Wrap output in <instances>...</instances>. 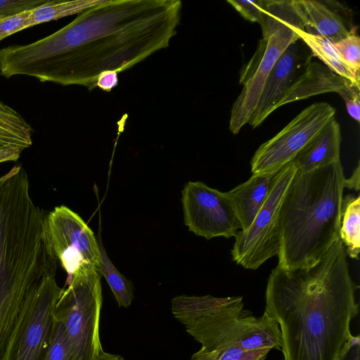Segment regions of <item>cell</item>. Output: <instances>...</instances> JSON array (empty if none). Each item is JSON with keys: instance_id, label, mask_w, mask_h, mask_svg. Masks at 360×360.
Wrapping results in <instances>:
<instances>
[{"instance_id": "obj_1", "label": "cell", "mask_w": 360, "mask_h": 360, "mask_svg": "<svg viewBox=\"0 0 360 360\" xmlns=\"http://www.w3.org/2000/svg\"><path fill=\"white\" fill-rule=\"evenodd\" d=\"M179 0H103L57 32L0 49V75L96 87L103 72L124 71L169 46L181 18Z\"/></svg>"}, {"instance_id": "obj_2", "label": "cell", "mask_w": 360, "mask_h": 360, "mask_svg": "<svg viewBox=\"0 0 360 360\" xmlns=\"http://www.w3.org/2000/svg\"><path fill=\"white\" fill-rule=\"evenodd\" d=\"M357 288L340 238L311 267L273 269L264 313L278 324L283 360H337L352 335Z\"/></svg>"}, {"instance_id": "obj_3", "label": "cell", "mask_w": 360, "mask_h": 360, "mask_svg": "<svg viewBox=\"0 0 360 360\" xmlns=\"http://www.w3.org/2000/svg\"><path fill=\"white\" fill-rule=\"evenodd\" d=\"M45 215L28 184L14 178L0 180V342L10 335L30 291L56 274L58 262L44 241Z\"/></svg>"}, {"instance_id": "obj_4", "label": "cell", "mask_w": 360, "mask_h": 360, "mask_svg": "<svg viewBox=\"0 0 360 360\" xmlns=\"http://www.w3.org/2000/svg\"><path fill=\"white\" fill-rule=\"evenodd\" d=\"M345 180L340 161L296 171L280 209L281 269L314 266L339 238Z\"/></svg>"}, {"instance_id": "obj_5", "label": "cell", "mask_w": 360, "mask_h": 360, "mask_svg": "<svg viewBox=\"0 0 360 360\" xmlns=\"http://www.w3.org/2000/svg\"><path fill=\"white\" fill-rule=\"evenodd\" d=\"M172 313L201 349L238 347L281 349L278 324L266 314L253 316L244 309L242 296L174 297Z\"/></svg>"}, {"instance_id": "obj_6", "label": "cell", "mask_w": 360, "mask_h": 360, "mask_svg": "<svg viewBox=\"0 0 360 360\" xmlns=\"http://www.w3.org/2000/svg\"><path fill=\"white\" fill-rule=\"evenodd\" d=\"M266 8L262 39L240 72L239 83L243 88L233 105L229 121V129L233 134H237L250 120L265 82L280 56L289 45L300 39L297 30H304L290 1L268 0Z\"/></svg>"}, {"instance_id": "obj_7", "label": "cell", "mask_w": 360, "mask_h": 360, "mask_svg": "<svg viewBox=\"0 0 360 360\" xmlns=\"http://www.w3.org/2000/svg\"><path fill=\"white\" fill-rule=\"evenodd\" d=\"M63 288L53 317L63 326L70 360H98L104 351L99 334L103 302L101 274L95 266L77 270Z\"/></svg>"}, {"instance_id": "obj_8", "label": "cell", "mask_w": 360, "mask_h": 360, "mask_svg": "<svg viewBox=\"0 0 360 360\" xmlns=\"http://www.w3.org/2000/svg\"><path fill=\"white\" fill-rule=\"evenodd\" d=\"M63 288L56 274L45 276L28 294L1 360H41L51 339L53 311Z\"/></svg>"}, {"instance_id": "obj_9", "label": "cell", "mask_w": 360, "mask_h": 360, "mask_svg": "<svg viewBox=\"0 0 360 360\" xmlns=\"http://www.w3.org/2000/svg\"><path fill=\"white\" fill-rule=\"evenodd\" d=\"M296 171L292 161L276 172L268 197L251 225L235 235L231 254L237 264L255 270L278 255L281 244V205Z\"/></svg>"}, {"instance_id": "obj_10", "label": "cell", "mask_w": 360, "mask_h": 360, "mask_svg": "<svg viewBox=\"0 0 360 360\" xmlns=\"http://www.w3.org/2000/svg\"><path fill=\"white\" fill-rule=\"evenodd\" d=\"M44 236L47 250L68 274L67 281L83 267L97 269L101 254L94 233L68 207H56L45 215Z\"/></svg>"}, {"instance_id": "obj_11", "label": "cell", "mask_w": 360, "mask_h": 360, "mask_svg": "<svg viewBox=\"0 0 360 360\" xmlns=\"http://www.w3.org/2000/svg\"><path fill=\"white\" fill-rule=\"evenodd\" d=\"M335 114V108L326 102L307 107L257 148L250 162L252 174H274L292 162Z\"/></svg>"}, {"instance_id": "obj_12", "label": "cell", "mask_w": 360, "mask_h": 360, "mask_svg": "<svg viewBox=\"0 0 360 360\" xmlns=\"http://www.w3.org/2000/svg\"><path fill=\"white\" fill-rule=\"evenodd\" d=\"M184 223L188 230L207 240L234 237L240 225L226 193L201 181H188L182 192Z\"/></svg>"}, {"instance_id": "obj_13", "label": "cell", "mask_w": 360, "mask_h": 360, "mask_svg": "<svg viewBox=\"0 0 360 360\" xmlns=\"http://www.w3.org/2000/svg\"><path fill=\"white\" fill-rule=\"evenodd\" d=\"M297 41L282 53L271 69L249 124L255 129L274 111V107L296 78L298 70L309 61L302 60Z\"/></svg>"}, {"instance_id": "obj_14", "label": "cell", "mask_w": 360, "mask_h": 360, "mask_svg": "<svg viewBox=\"0 0 360 360\" xmlns=\"http://www.w3.org/2000/svg\"><path fill=\"white\" fill-rule=\"evenodd\" d=\"M303 73L295 78L274 107H279L312 96L336 92L340 96H352L359 88L316 62H309Z\"/></svg>"}, {"instance_id": "obj_15", "label": "cell", "mask_w": 360, "mask_h": 360, "mask_svg": "<svg viewBox=\"0 0 360 360\" xmlns=\"http://www.w3.org/2000/svg\"><path fill=\"white\" fill-rule=\"evenodd\" d=\"M292 8L307 32L318 34L335 44L352 31L342 18L328 6L314 0H290Z\"/></svg>"}, {"instance_id": "obj_16", "label": "cell", "mask_w": 360, "mask_h": 360, "mask_svg": "<svg viewBox=\"0 0 360 360\" xmlns=\"http://www.w3.org/2000/svg\"><path fill=\"white\" fill-rule=\"evenodd\" d=\"M341 131L334 117L292 160L297 171L309 172L340 161Z\"/></svg>"}, {"instance_id": "obj_17", "label": "cell", "mask_w": 360, "mask_h": 360, "mask_svg": "<svg viewBox=\"0 0 360 360\" xmlns=\"http://www.w3.org/2000/svg\"><path fill=\"white\" fill-rule=\"evenodd\" d=\"M274 174H255L244 183L226 192L238 217L240 230L247 229L266 201Z\"/></svg>"}, {"instance_id": "obj_18", "label": "cell", "mask_w": 360, "mask_h": 360, "mask_svg": "<svg viewBox=\"0 0 360 360\" xmlns=\"http://www.w3.org/2000/svg\"><path fill=\"white\" fill-rule=\"evenodd\" d=\"M297 35L330 70L359 88V73L351 69L342 60L333 44L328 39L305 30H297Z\"/></svg>"}, {"instance_id": "obj_19", "label": "cell", "mask_w": 360, "mask_h": 360, "mask_svg": "<svg viewBox=\"0 0 360 360\" xmlns=\"http://www.w3.org/2000/svg\"><path fill=\"white\" fill-rule=\"evenodd\" d=\"M339 238L347 256L359 259L360 250V197L347 195L342 200Z\"/></svg>"}, {"instance_id": "obj_20", "label": "cell", "mask_w": 360, "mask_h": 360, "mask_svg": "<svg viewBox=\"0 0 360 360\" xmlns=\"http://www.w3.org/2000/svg\"><path fill=\"white\" fill-rule=\"evenodd\" d=\"M102 1L103 0H47L42 5L31 10V27L69 15L79 14L91 7L101 4Z\"/></svg>"}, {"instance_id": "obj_21", "label": "cell", "mask_w": 360, "mask_h": 360, "mask_svg": "<svg viewBox=\"0 0 360 360\" xmlns=\"http://www.w3.org/2000/svg\"><path fill=\"white\" fill-rule=\"evenodd\" d=\"M99 249L101 255L97 270L108 282L118 306L128 307L134 299L133 285L113 265L102 244L99 245Z\"/></svg>"}, {"instance_id": "obj_22", "label": "cell", "mask_w": 360, "mask_h": 360, "mask_svg": "<svg viewBox=\"0 0 360 360\" xmlns=\"http://www.w3.org/2000/svg\"><path fill=\"white\" fill-rule=\"evenodd\" d=\"M270 349H245L238 347H220L199 349L191 360H264Z\"/></svg>"}, {"instance_id": "obj_23", "label": "cell", "mask_w": 360, "mask_h": 360, "mask_svg": "<svg viewBox=\"0 0 360 360\" xmlns=\"http://www.w3.org/2000/svg\"><path fill=\"white\" fill-rule=\"evenodd\" d=\"M70 345L63 324L53 319L49 347L41 360H70Z\"/></svg>"}, {"instance_id": "obj_24", "label": "cell", "mask_w": 360, "mask_h": 360, "mask_svg": "<svg viewBox=\"0 0 360 360\" xmlns=\"http://www.w3.org/2000/svg\"><path fill=\"white\" fill-rule=\"evenodd\" d=\"M345 63L356 72L360 69V39L354 31L342 40L333 44Z\"/></svg>"}, {"instance_id": "obj_25", "label": "cell", "mask_w": 360, "mask_h": 360, "mask_svg": "<svg viewBox=\"0 0 360 360\" xmlns=\"http://www.w3.org/2000/svg\"><path fill=\"white\" fill-rule=\"evenodd\" d=\"M230 4L245 19L264 25L266 15V1L264 0H228Z\"/></svg>"}, {"instance_id": "obj_26", "label": "cell", "mask_w": 360, "mask_h": 360, "mask_svg": "<svg viewBox=\"0 0 360 360\" xmlns=\"http://www.w3.org/2000/svg\"><path fill=\"white\" fill-rule=\"evenodd\" d=\"M32 133L0 122V144L29 148L32 144Z\"/></svg>"}, {"instance_id": "obj_27", "label": "cell", "mask_w": 360, "mask_h": 360, "mask_svg": "<svg viewBox=\"0 0 360 360\" xmlns=\"http://www.w3.org/2000/svg\"><path fill=\"white\" fill-rule=\"evenodd\" d=\"M31 10L9 15H0V41L8 36L30 28Z\"/></svg>"}, {"instance_id": "obj_28", "label": "cell", "mask_w": 360, "mask_h": 360, "mask_svg": "<svg viewBox=\"0 0 360 360\" xmlns=\"http://www.w3.org/2000/svg\"><path fill=\"white\" fill-rule=\"evenodd\" d=\"M47 0H0V15L18 14L32 10Z\"/></svg>"}, {"instance_id": "obj_29", "label": "cell", "mask_w": 360, "mask_h": 360, "mask_svg": "<svg viewBox=\"0 0 360 360\" xmlns=\"http://www.w3.org/2000/svg\"><path fill=\"white\" fill-rule=\"evenodd\" d=\"M0 122H3L19 129L33 131L32 127L13 108L0 102Z\"/></svg>"}, {"instance_id": "obj_30", "label": "cell", "mask_w": 360, "mask_h": 360, "mask_svg": "<svg viewBox=\"0 0 360 360\" xmlns=\"http://www.w3.org/2000/svg\"><path fill=\"white\" fill-rule=\"evenodd\" d=\"M359 335H352L340 352L337 360H360Z\"/></svg>"}, {"instance_id": "obj_31", "label": "cell", "mask_w": 360, "mask_h": 360, "mask_svg": "<svg viewBox=\"0 0 360 360\" xmlns=\"http://www.w3.org/2000/svg\"><path fill=\"white\" fill-rule=\"evenodd\" d=\"M344 100L346 108L349 115L358 123L360 122V101L359 91L354 93L352 96H341Z\"/></svg>"}, {"instance_id": "obj_32", "label": "cell", "mask_w": 360, "mask_h": 360, "mask_svg": "<svg viewBox=\"0 0 360 360\" xmlns=\"http://www.w3.org/2000/svg\"><path fill=\"white\" fill-rule=\"evenodd\" d=\"M118 73L108 71L102 73L98 78L96 86L105 91H110L118 84Z\"/></svg>"}, {"instance_id": "obj_33", "label": "cell", "mask_w": 360, "mask_h": 360, "mask_svg": "<svg viewBox=\"0 0 360 360\" xmlns=\"http://www.w3.org/2000/svg\"><path fill=\"white\" fill-rule=\"evenodd\" d=\"M23 150L15 146L0 144V163L17 160Z\"/></svg>"}, {"instance_id": "obj_34", "label": "cell", "mask_w": 360, "mask_h": 360, "mask_svg": "<svg viewBox=\"0 0 360 360\" xmlns=\"http://www.w3.org/2000/svg\"><path fill=\"white\" fill-rule=\"evenodd\" d=\"M349 189H354L355 191L359 190V163L358 162L353 174L349 179L345 180V188Z\"/></svg>"}, {"instance_id": "obj_35", "label": "cell", "mask_w": 360, "mask_h": 360, "mask_svg": "<svg viewBox=\"0 0 360 360\" xmlns=\"http://www.w3.org/2000/svg\"><path fill=\"white\" fill-rule=\"evenodd\" d=\"M98 360H125V359L121 355L110 354L103 351Z\"/></svg>"}, {"instance_id": "obj_36", "label": "cell", "mask_w": 360, "mask_h": 360, "mask_svg": "<svg viewBox=\"0 0 360 360\" xmlns=\"http://www.w3.org/2000/svg\"><path fill=\"white\" fill-rule=\"evenodd\" d=\"M0 102H1V101H0Z\"/></svg>"}]
</instances>
